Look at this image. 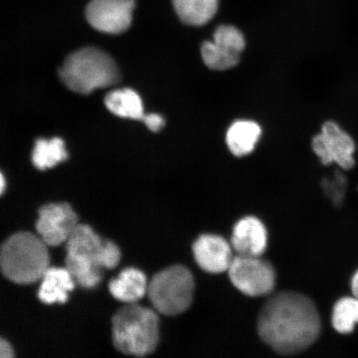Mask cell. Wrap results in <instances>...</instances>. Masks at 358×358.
Segmentation results:
<instances>
[{"label":"cell","mask_w":358,"mask_h":358,"mask_svg":"<svg viewBox=\"0 0 358 358\" xmlns=\"http://www.w3.org/2000/svg\"><path fill=\"white\" fill-rule=\"evenodd\" d=\"M352 290L353 294H355V297L358 299V271L356 272L355 276L352 277Z\"/></svg>","instance_id":"obj_24"},{"label":"cell","mask_w":358,"mask_h":358,"mask_svg":"<svg viewBox=\"0 0 358 358\" xmlns=\"http://www.w3.org/2000/svg\"><path fill=\"white\" fill-rule=\"evenodd\" d=\"M320 332L321 320L315 304L301 294H276L259 313V337L282 355L306 350L315 343Z\"/></svg>","instance_id":"obj_1"},{"label":"cell","mask_w":358,"mask_h":358,"mask_svg":"<svg viewBox=\"0 0 358 358\" xmlns=\"http://www.w3.org/2000/svg\"><path fill=\"white\" fill-rule=\"evenodd\" d=\"M13 355V349L10 343L3 338H0V358H10Z\"/></svg>","instance_id":"obj_23"},{"label":"cell","mask_w":358,"mask_h":358,"mask_svg":"<svg viewBox=\"0 0 358 358\" xmlns=\"http://www.w3.org/2000/svg\"><path fill=\"white\" fill-rule=\"evenodd\" d=\"M259 125L250 120H239L231 125L227 133V144L231 153L241 157L254 150L261 137Z\"/></svg>","instance_id":"obj_15"},{"label":"cell","mask_w":358,"mask_h":358,"mask_svg":"<svg viewBox=\"0 0 358 358\" xmlns=\"http://www.w3.org/2000/svg\"><path fill=\"white\" fill-rule=\"evenodd\" d=\"M78 225L77 214L70 205L52 203L39 210L36 228L45 243L57 246L66 243Z\"/></svg>","instance_id":"obj_9"},{"label":"cell","mask_w":358,"mask_h":358,"mask_svg":"<svg viewBox=\"0 0 358 358\" xmlns=\"http://www.w3.org/2000/svg\"><path fill=\"white\" fill-rule=\"evenodd\" d=\"M231 244L239 256L261 257L267 245L265 226L254 217L241 219L234 228Z\"/></svg>","instance_id":"obj_12"},{"label":"cell","mask_w":358,"mask_h":358,"mask_svg":"<svg viewBox=\"0 0 358 358\" xmlns=\"http://www.w3.org/2000/svg\"><path fill=\"white\" fill-rule=\"evenodd\" d=\"M105 105L112 114L122 118L141 120L144 106L138 94L132 89H117L107 94Z\"/></svg>","instance_id":"obj_16"},{"label":"cell","mask_w":358,"mask_h":358,"mask_svg":"<svg viewBox=\"0 0 358 358\" xmlns=\"http://www.w3.org/2000/svg\"><path fill=\"white\" fill-rule=\"evenodd\" d=\"M134 6V0H92L87 8V20L99 32L120 34L131 27Z\"/></svg>","instance_id":"obj_8"},{"label":"cell","mask_w":358,"mask_h":358,"mask_svg":"<svg viewBox=\"0 0 358 358\" xmlns=\"http://www.w3.org/2000/svg\"><path fill=\"white\" fill-rule=\"evenodd\" d=\"M334 328L339 334L353 332L358 324V299L344 297L335 303L332 315Z\"/></svg>","instance_id":"obj_19"},{"label":"cell","mask_w":358,"mask_h":358,"mask_svg":"<svg viewBox=\"0 0 358 358\" xmlns=\"http://www.w3.org/2000/svg\"><path fill=\"white\" fill-rule=\"evenodd\" d=\"M66 252L67 270L77 283L87 289L100 283L103 268H113L120 261L117 245L80 224L66 241Z\"/></svg>","instance_id":"obj_2"},{"label":"cell","mask_w":358,"mask_h":358,"mask_svg":"<svg viewBox=\"0 0 358 358\" xmlns=\"http://www.w3.org/2000/svg\"><path fill=\"white\" fill-rule=\"evenodd\" d=\"M152 132H158L164 127V119L158 114L145 115L141 120Z\"/></svg>","instance_id":"obj_22"},{"label":"cell","mask_w":358,"mask_h":358,"mask_svg":"<svg viewBox=\"0 0 358 358\" xmlns=\"http://www.w3.org/2000/svg\"><path fill=\"white\" fill-rule=\"evenodd\" d=\"M159 339V320L155 311L128 303L113 317V341L127 355L145 357L154 352Z\"/></svg>","instance_id":"obj_5"},{"label":"cell","mask_w":358,"mask_h":358,"mask_svg":"<svg viewBox=\"0 0 358 358\" xmlns=\"http://www.w3.org/2000/svg\"><path fill=\"white\" fill-rule=\"evenodd\" d=\"M146 276L137 268H127L109 285L110 292L118 301L134 303L145 296L148 292Z\"/></svg>","instance_id":"obj_14"},{"label":"cell","mask_w":358,"mask_h":358,"mask_svg":"<svg viewBox=\"0 0 358 358\" xmlns=\"http://www.w3.org/2000/svg\"><path fill=\"white\" fill-rule=\"evenodd\" d=\"M192 250L199 266L212 274L228 271L234 259L231 245L220 236L201 235L192 245Z\"/></svg>","instance_id":"obj_11"},{"label":"cell","mask_w":358,"mask_h":358,"mask_svg":"<svg viewBox=\"0 0 358 358\" xmlns=\"http://www.w3.org/2000/svg\"><path fill=\"white\" fill-rule=\"evenodd\" d=\"M213 42L237 55H241L245 47L243 34L231 25L219 26L215 31Z\"/></svg>","instance_id":"obj_21"},{"label":"cell","mask_w":358,"mask_h":358,"mask_svg":"<svg viewBox=\"0 0 358 358\" xmlns=\"http://www.w3.org/2000/svg\"><path fill=\"white\" fill-rule=\"evenodd\" d=\"M6 182L1 172H0V196L3 194L4 190H6Z\"/></svg>","instance_id":"obj_25"},{"label":"cell","mask_w":358,"mask_h":358,"mask_svg":"<svg viewBox=\"0 0 358 358\" xmlns=\"http://www.w3.org/2000/svg\"><path fill=\"white\" fill-rule=\"evenodd\" d=\"M38 291L40 301L47 304L65 303L75 287V280L67 268L49 267Z\"/></svg>","instance_id":"obj_13"},{"label":"cell","mask_w":358,"mask_h":358,"mask_svg":"<svg viewBox=\"0 0 358 358\" xmlns=\"http://www.w3.org/2000/svg\"><path fill=\"white\" fill-rule=\"evenodd\" d=\"M313 149L324 164L336 162L344 169L355 166V143L334 122L324 124L322 133L313 138Z\"/></svg>","instance_id":"obj_10"},{"label":"cell","mask_w":358,"mask_h":358,"mask_svg":"<svg viewBox=\"0 0 358 358\" xmlns=\"http://www.w3.org/2000/svg\"><path fill=\"white\" fill-rule=\"evenodd\" d=\"M67 159L65 143L60 138L51 140L39 138L35 143L32 155L34 166L39 170H46L55 167Z\"/></svg>","instance_id":"obj_18"},{"label":"cell","mask_w":358,"mask_h":358,"mask_svg":"<svg viewBox=\"0 0 358 358\" xmlns=\"http://www.w3.org/2000/svg\"><path fill=\"white\" fill-rule=\"evenodd\" d=\"M48 245L30 232H19L0 248V268L6 278L27 285L41 280L49 268Z\"/></svg>","instance_id":"obj_4"},{"label":"cell","mask_w":358,"mask_h":358,"mask_svg":"<svg viewBox=\"0 0 358 358\" xmlns=\"http://www.w3.org/2000/svg\"><path fill=\"white\" fill-rule=\"evenodd\" d=\"M59 77L71 92L83 95L114 86L120 80L115 61L96 48H85L71 53L62 64Z\"/></svg>","instance_id":"obj_3"},{"label":"cell","mask_w":358,"mask_h":358,"mask_svg":"<svg viewBox=\"0 0 358 358\" xmlns=\"http://www.w3.org/2000/svg\"><path fill=\"white\" fill-rule=\"evenodd\" d=\"M195 283L189 268L171 266L160 271L148 286V294L155 310L176 316L185 312L194 299Z\"/></svg>","instance_id":"obj_6"},{"label":"cell","mask_w":358,"mask_h":358,"mask_svg":"<svg viewBox=\"0 0 358 358\" xmlns=\"http://www.w3.org/2000/svg\"><path fill=\"white\" fill-rule=\"evenodd\" d=\"M228 272L235 287L248 296H264L275 288V268L259 257L238 256L232 259Z\"/></svg>","instance_id":"obj_7"},{"label":"cell","mask_w":358,"mask_h":358,"mask_svg":"<svg viewBox=\"0 0 358 358\" xmlns=\"http://www.w3.org/2000/svg\"><path fill=\"white\" fill-rule=\"evenodd\" d=\"M201 52L204 64L213 70L230 69L240 61V55L227 50L213 41L201 45Z\"/></svg>","instance_id":"obj_20"},{"label":"cell","mask_w":358,"mask_h":358,"mask_svg":"<svg viewBox=\"0 0 358 358\" xmlns=\"http://www.w3.org/2000/svg\"><path fill=\"white\" fill-rule=\"evenodd\" d=\"M174 10L185 24L201 26L216 15L218 0H173Z\"/></svg>","instance_id":"obj_17"}]
</instances>
